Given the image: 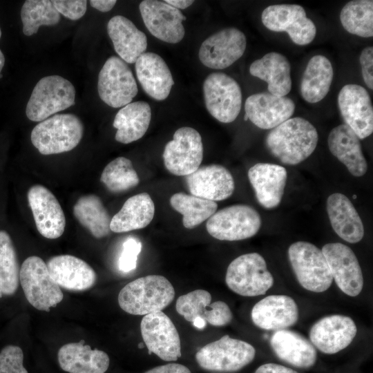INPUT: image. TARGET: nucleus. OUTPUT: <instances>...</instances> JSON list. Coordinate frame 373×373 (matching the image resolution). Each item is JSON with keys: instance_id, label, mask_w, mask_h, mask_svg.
<instances>
[{"instance_id": "1", "label": "nucleus", "mask_w": 373, "mask_h": 373, "mask_svg": "<svg viewBox=\"0 0 373 373\" xmlns=\"http://www.w3.org/2000/svg\"><path fill=\"white\" fill-rule=\"evenodd\" d=\"M318 141V132L313 124L296 117L271 129L266 136L265 145L281 163L296 165L312 155Z\"/></svg>"}, {"instance_id": "2", "label": "nucleus", "mask_w": 373, "mask_h": 373, "mask_svg": "<svg viewBox=\"0 0 373 373\" xmlns=\"http://www.w3.org/2000/svg\"><path fill=\"white\" fill-rule=\"evenodd\" d=\"M174 298V287L166 278L149 275L126 285L119 292L118 304L126 313L145 316L162 311Z\"/></svg>"}, {"instance_id": "3", "label": "nucleus", "mask_w": 373, "mask_h": 373, "mask_svg": "<svg viewBox=\"0 0 373 373\" xmlns=\"http://www.w3.org/2000/svg\"><path fill=\"white\" fill-rule=\"evenodd\" d=\"M84 126L73 114H57L37 124L32 129L30 140L42 155L57 154L70 151L80 142Z\"/></svg>"}, {"instance_id": "4", "label": "nucleus", "mask_w": 373, "mask_h": 373, "mask_svg": "<svg viewBox=\"0 0 373 373\" xmlns=\"http://www.w3.org/2000/svg\"><path fill=\"white\" fill-rule=\"evenodd\" d=\"M288 257L296 278L304 289L320 293L329 288L333 278L318 247L308 242L298 241L289 246Z\"/></svg>"}, {"instance_id": "5", "label": "nucleus", "mask_w": 373, "mask_h": 373, "mask_svg": "<svg viewBox=\"0 0 373 373\" xmlns=\"http://www.w3.org/2000/svg\"><path fill=\"white\" fill-rule=\"evenodd\" d=\"M255 356L252 345L224 335L201 347L195 354V360L205 370L235 372L251 363Z\"/></svg>"}, {"instance_id": "6", "label": "nucleus", "mask_w": 373, "mask_h": 373, "mask_svg": "<svg viewBox=\"0 0 373 373\" xmlns=\"http://www.w3.org/2000/svg\"><path fill=\"white\" fill-rule=\"evenodd\" d=\"M75 89L70 82L59 75L41 78L34 87L26 108L28 118L41 122L75 104Z\"/></svg>"}, {"instance_id": "7", "label": "nucleus", "mask_w": 373, "mask_h": 373, "mask_svg": "<svg viewBox=\"0 0 373 373\" xmlns=\"http://www.w3.org/2000/svg\"><path fill=\"white\" fill-rule=\"evenodd\" d=\"M274 282L264 258L256 252L235 258L229 265L225 276V283L232 291L247 297L265 294Z\"/></svg>"}, {"instance_id": "8", "label": "nucleus", "mask_w": 373, "mask_h": 373, "mask_svg": "<svg viewBox=\"0 0 373 373\" xmlns=\"http://www.w3.org/2000/svg\"><path fill=\"white\" fill-rule=\"evenodd\" d=\"M19 282L28 303L35 309L49 312L64 298L60 287L50 276L46 263L32 256L22 263Z\"/></svg>"}, {"instance_id": "9", "label": "nucleus", "mask_w": 373, "mask_h": 373, "mask_svg": "<svg viewBox=\"0 0 373 373\" xmlns=\"http://www.w3.org/2000/svg\"><path fill=\"white\" fill-rule=\"evenodd\" d=\"M261 223V217L254 207L238 204L216 211L207 220L206 228L218 240L237 241L255 236Z\"/></svg>"}, {"instance_id": "10", "label": "nucleus", "mask_w": 373, "mask_h": 373, "mask_svg": "<svg viewBox=\"0 0 373 373\" xmlns=\"http://www.w3.org/2000/svg\"><path fill=\"white\" fill-rule=\"evenodd\" d=\"M205 106L209 113L222 123H231L242 106V90L238 82L223 73L209 75L203 84Z\"/></svg>"}, {"instance_id": "11", "label": "nucleus", "mask_w": 373, "mask_h": 373, "mask_svg": "<svg viewBox=\"0 0 373 373\" xmlns=\"http://www.w3.org/2000/svg\"><path fill=\"white\" fill-rule=\"evenodd\" d=\"M100 99L113 108L131 103L138 92L133 73L121 58L112 56L102 66L97 82Z\"/></svg>"}, {"instance_id": "12", "label": "nucleus", "mask_w": 373, "mask_h": 373, "mask_svg": "<svg viewBox=\"0 0 373 373\" xmlns=\"http://www.w3.org/2000/svg\"><path fill=\"white\" fill-rule=\"evenodd\" d=\"M261 20L265 28L274 32H285L300 46L310 44L316 37L314 23L307 17L305 9L298 4H276L264 9Z\"/></svg>"}, {"instance_id": "13", "label": "nucleus", "mask_w": 373, "mask_h": 373, "mask_svg": "<svg viewBox=\"0 0 373 373\" xmlns=\"http://www.w3.org/2000/svg\"><path fill=\"white\" fill-rule=\"evenodd\" d=\"M166 169L175 175L186 176L197 170L203 158L202 137L195 129L184 126L178 128L163 152Z\"/></svg>"}, {"instance_id": "14", "label": "nucleus", "mask_w": 373, "mask_h": 373, "mask_svg": "<svg viewBox=\"0 0 373 373\" xmlns=\"http://www.w3.org/2000/svg\"><path fill=\"white\" fill-rule=\"evenodd\" d=\"M140 330L149 354L153 353L165 361H175L181 356L178 332L171 318L163 312L144 316Z\"/></svg>"}, {"instance_id": "15", "label": "nucleus", "mask_w": 373, "mask_h": 373, "mask_svg": "<svg viewBox=\"0 0 373 373\" xmlns=\"http://www.w3.org/2000/svg\"><path fill=\"white\" fill-rule=\"evenodd\" d=\"M246 46L247 39L242 31L227 28L206 39L200 46L198 56L204 66L224 69L243 55Z\"/></svg>"}, {"instance_id": "16", "label": "nucleus", "mask_w": 373, "mask_h": 373, "mask_svg": "<svg viewBox=\"0 0 373 373\" xmlns=\"http://www.w3.org/2000/svg\"><path fill=\"white\" fill-rule=\"evenodd\" d=\"M332 276L338 288L346 295L355 297L363 287V276L354 251L340 242L325 245L322 249Z\"/></svg>"}, {"instance_id": "17", "label": "nucleus", "mask_w": 373, "mask_h": 373, "mask_svg": "<svg viewBox=\"0 0 373 373\" xmlns=\"http://www.w3.org/2000/svg\"><path fill=\"white\" fill-rule=\"evenodd\" d=\"M338 106L345 124L365 139L373 132V107L367 90L357 84H346L338 95Z\"/></svg>"}, {"instance_id": "18", "label": "nucleus", "mask_w": 373, "mask_h": 373, "mask_svg": "<svg viewBox=\"0 0 373 373\" xmlns=\"http://www.w3.org/2000/svg\"><path fill=\"white\" fill-rule=\"evenodd\" d=\"M143 21L150 33L164 42L177 44L183 39L186 17L164 1L144 0L139 6Z\"/></svg>"}, {"instance_id": "19", "label": "nucleus", "mask_w": 373, "mask_h": 373, "mask_svg": "<svg viewBox=\"0 0 373 373\" xmlns=\"http://www.w3.org/2000/svg\"><path fill=\"white\" fill-rule=\"evenodd\" d=\"M357 333L352 318L341 314L324 316L310 328L309 336L312 345L321 352L334 354L350 345Z\"/></svg>"}, {"instance_id": "20", "label": "nucleus", "mask_w": 373, "mask_h": 373, "mask_svg": "<svg viewBox=\"0 0 373 373\" xmlns=\"http://www.w3.org/2000/svg\"><path fill=\"white\" fill-rule=\"evenodd\" d=\"M28 200L39 233L48 239L59 238L66 218L56 197L43 185L35 184L28 190Z\"/></svg>"}, {"instance_id": "21", "label": "nucleus", "mask_w": 373, "mask_h": 373, "mask_svg": "<svg viewBox=\"0 0 373 373\" xmlns=\"http://www.w3.org/2000/svg\"><path fill=\"white\" fill-rule=\"evenodd\" d=\"M211 302V294L196 289L178 297L175 303L177 312L191 323L201 318L216 327L228 325L233 318L229 305L221 300Z\"/></svg>"}, {"instance_id": "22", "label": "nucleus", "mask_w": 373, "mask_h": 373, "mask_svg": "<svg viewBox=\"0 0 373 373\" xmlns=\"http://www.w3.org/2000/svg\"><path fill=\"white\" fill-rule=\"evenodd\" d=\"M295 104L290 98L274 95L269 92L253 94L245 103V115L255 126L272 129L291 118Z\"/></svg>"}, {"instance_id": "23", "label": "nucleus", "mask_w": 373, "mask_h": 373, "mask_svg": "<svg viewBox=\"0 0 373 373\" xmlns=\"http://www.w3.org/2000/svg\"><path fill=\"white\" fill-rule=\"evenodd\" d=\"M251 317L258 327L278 331L296 324L299 318V311L296 303L291 296L269 295L254 305Z\"/></svg>"}, {"instance_id": "24", "label": "nucleus", "mask_w": 373, "mask_h": 373, "mask_svg": "<svg viewBox=\"0 0 373 373\" xmlns=\"http://www.w3.org/2000/svg\"><path fill=\"white\" fill-rule=\"evenodd\" d=\"M186 182L191 195L214 202L227 199L235 189L231 173L220 164L200 166L186 176Z\"/></svg>"}, {"instance_id": "25", "label": "nucleus", "mask_w": 373, "mask_h": 373, "mask_svg": "<svg viewBox=\"0 0 373 373\" xmlns=\"http://www.w3.org/2000/svg\"><path fill=\"white\" fill-rule=\"evenodd\" d=\"M248 178L262 207L271 209L278 206L287 182L285 168L275 164L258 163L249 169Z\"/></svg>"}, {"instance_id": "26", "label": "nucleus", "mask_w": 373, "mask_h": 373, "mask_svg": "<svg viewBox=\"0 0 373 373\" xmlns=\"http://www.w3.org/2000/svg\"><path fill=\"white\" fill-rule=\"evenodd\" d=\"M49 274L55 283L72 291H84L95 283L97 275L84 260L71 255L50 258L46 263Z\"/></svg>"}, {"instance_id": "27", "label": "nucleus", "mask_w": 373, "mask_h": 373, "mask_svg": "<svg viewBox=\"0 0 373 373\" xmlns=\"http://www.w3.org/2000/svg\"><path fill=\"white\" fill-rule=\"evenodd\" d=\"M137 79L144 92L156 100H164L170 94L174 81L164 60L157 54L148 52L135 61Z\"/></svg>"}, {"instance_id": "28", "label": "nucleus", "mask_w": 373, "mask_h": 373, "mask_svg": "<svg viewBox=\"0 0 373 373\" xmlns=\"http://www.w3.org/2000/svg\"><path fill=\"white\" fill-rule=\"evenodd\" d=\"M270 345L280 360L295 367L309 368L316 362L315 347L295 331L287 329L275 331L271 336Z\"/></svg>"}, {"instance_id": "29", "label": "nucleus", "mask_w": 373, "mask_h": 373, "mask_svg": "<svg viewBox=\"0 0 373 373\" xmlns=\"http://www.w3.org/2000/svg\"><path fill=\"white\" fill-rule=\"evenodd\" d=\"M57 358L60 367L68 373H105L110 363L105 352L93 350L84 341L61 346Z\"/></svg>"}, {"instance_id": "30", "label": "nucleus", "mask_w": 373, "mask_h": 373, "mask_svg": "<svg viewBox=\"0 0 373 373\" xmlns=\"http://www.w3.org/2000/svg\"><path fill=\"white\" fill-rule=\"evenodd\" d=\"M327 144L331 153L355 177L365 175L367 164L360 139L347 125L340 124L330 131Z\"/></svg>"}, {"instance_id": "31", "label": "nucleus", "mask_w": 373, "mask_h": 373, "mask_svg": "<svg viewBox=\"0 0 373 373\" xmlns=\"http://www.w3.org/2000/svg\"><path fill=\"white\" fill-rule=\"evenodd\" d=\"M326 209L332 227L341 238L350 243H357L362 240L363 222L347 197L340 193L330 195Z\"/></svg>"}, {"instance_id": "32", "label": "nucleus", "mask_w": 373, "mask_h": 373, "mask_svg": "<svg viewBox=\"0 0 373 373\" xmlns=\"http://www.w3.org/2000/svg\"><path fill=\"white\" fill-rule=\"evenodd\" d=\"M107 32L115 52L126 63H135L146 50V35L124 16L112 17L108 22Z\"/></svg>"}, {"instance_id": "33", "label": "nucleus", "mask_w": 373, "mask_h": 373, "mask_svg": "<svg viewBox=\"0 0 373 373\" xmlns=\"http://www.w3.org/2000/svg\"><path fill=\"white\" fill-rule=\"evenodd\" d=\"M250 74L267 83L269 93L286 96L291 89V66L282 54L270 52L255 60L249 67Z\"/></svg>"}, {"instance_id": "34", "label": "nucleus", "mask_w": 373, "mask_h": 373, "mask_svg": "<svg viewBox=\"0 0 373 373\" xmlns=\"http://www.w3.org/2000/svg\"><path fill=\"white\" fill-rule=\"evenodd\" d=\"M151 119V109L144 101L131 102L116 114L113 126L117 128L116 141L129 144L140 140L146 133Z\"/></svg>"}, {"instance_id": "35", "label": "nucleus", "mask_w": 373, "mask_h": 373, "mask_svg": "<svg viewBox=\"0 0 373 373\" xmlns=\"http://www.w3.org/2000/svg\"><path fill=\"white\" fill-rule=\"evenodd\" d=\"M155 205L147 193L129 198L111 218L110 229L115 233L140 229L148 226L154 217Z\"/></svg>"}, {"instance_id": "36", "label": "nucleus", "mask_w": 373, "mask_h": 373, "mask_svg": "<svg viewBox=\"0 0 373 373\" xmlns=\"http://www.w3.org/2000/svg\"><path fill=\"white\" fill-rule=\"evenodd\" d=\"M334 76L330 61L325 56L312 57L305 69L300 92L302 97L311 104L321 101L328 93Z\"/></svg>"}, {"instance_id": "37", "label": "nucleus", "mask_w": 373, "mask_h": 373, "mask_svg": "<svg viewBox=\"0 0 373 373\" xmlns=\"http://www.w3.org/2000/svg\"><path fill=\"white\" fill-rule=\"evenodd\" d=\"M74 216L96 238L108 236L111 218L100 198L93 194L82 196L73 207Z\"/></svg>"}, {"instance_id": "38", "label": "nucleus", "mask_w": 373, "mask_h": 373, "mask_svg": "<svg viewBox=\"0 0 373 373\" xmlns=\"http://www.w3.org/2000/svg\"><path fill=\"white\" fill-rule=\"evenodd\" d=\"M170 204L173 209L183 216L182 224L189 229H194L208 220L218 208L214 201L184 193L172 195Z\"/></svg>"}, {"instance_id": "39", "label": "nucleus", "mask_w": 373, "mask_h": 373, "mask_svg": "<svg viewBox=\"0 0 373 373\" xmlns=\"http://www.w3.org/2000/svg\"><path fill=\"white\" fill-rule=\"evenodd\" d=\"M341 23L350 34L368 38L373 36V1L353 0L347 2L340 14Z\"/></svg>"}, {"instance_id": "40", "label": "nucleus", "mask_w": 373, "mask_h": 373, "mask_svg": "<svg viewBox=\"0 0 373 373\" xmlns=\"http://www.w3.org/2000/svg\"><path fill=\"white\" fill-rule=\"evenodd\" d=\"M23 32L30 36L37 32L41 26H53L60 21V14L49 0H28L21 10Z\"/></svg>"}, {"instance_id": "41", "label": "nucleus", "mask_w": 373, "mask_h": 373, "mask_svg": "<svg viewBox=\"0 0 373 373\" xmlns=\"http://www.w3.org/2000/svg\"><path fill=\"white\" fill-rule=\"evenodd\" d=\"M19 266L10 235L0 231V289L3 294L13 295L19 282Z\"/></svg>"}, {"instance_id": "42", "label": "nucleus", "mask_w": 373, "mask_h": 373, "mask_svg": "<svg viewBox=\"0 0 373 373\" xmlns=\"http://www.w3.org/2000/svg\"><path fill=\"white\" fill-rule=\"evenodd\" d=\"M100 180L109 191L115 193L128 190L140 182L131 161L124 157L109 162L104 169Z\"/></svg>"}, {"instance_id": "43", "label": "nucleus", "mask_w": 373, "mask_h": 373, "mask_svg": "<svg viewBox=\"0 0 373 373\" xmlns=\"http://www.w3.org/2000/svg\"><path fill=\"white\" fill-rule=\"evenodd\" d=\"M21 347L9 345L0 352V373H28L23 366Z\"/></svg>"}, {"instance_id": "44", "label": "nucleus", "mask_w": 373, "mask_h": 373, "mask_svg": "<svg viewBox=\"0 0 373 373\" xmlns=\"http://www.w3.org/2000/svg\"><path fill=\"white\" fill-rule=\"evenodd\" d=\"M142 250V242L136 238H128L122 245L118 267L121 271L128 273L137 267V257Z\"/></svg>"}, {"instance_id": "45", "label": "nucleus", "mask_w": 373, "mask_h": 373, "mask_svg": "<svg viewBox=\"0 0 373 373\" xmlns=\"http://www.w3.org/2000/svg\"><path fill=\"white\" fill-rule=\"evenodd\" d=\"M52 3L59 14L71 20L82 18L86 11L85 0H55Z\"/></svg>"}, {"instance_id": "46", "label": "nucleus", "mask_w": 373, "mask_h": 373, "mask_svg": "<svg viewBox=\"0 0 373 373\" xmlns=\"http://www.w3.org/2000/svg\"><path fill=\"white\" fill-rule=\"evenodd\" d=\"M359 61L363 81L366 86L373 89V48L367 46L361 52Z\"/></svg>"}, {"instance_id": "47", "label": "nucleus", "mask_w": 373, "mask_h": 373, "mask_svg": "<svg viewBox=\"0 0 373 373\" xmlns=\"http://www.w3.org/2000/svg\"><path fill=\"white\" fill-rule=\"evenodd\" d=\"M144 373H191V372L182 364L171 363L155 367Z\"/></svg>"}, {"instance_id": "48", "label": "nucleus", "mask_w": 373, "mask_h": 373, "mask_svg": "<svg viewBox=\"0 0 373 373\" xmlns=\"http://www.w3.org/2000/svg\"><path fill=\"white\" fill-rule=\"evenodd\" d=\"M255 373H299L298 372L283 365L269 363L259 366Z\"/></svg>"}, {"instance_id": "49", "label": "nucleus", "mask_w": 373, "mask_h": 373, "mask_svg": "<svg viewBox=\"0 0 373 373\" xmlns=\"http://www.w3.org/2000/svg\"><path fill=\"white\" fill-rule=\"evenodd\" d=\"M116 1L115 0H91L90 4L94 8L103 12L110 11L115 5Z\"/></svg>"}, {"instance_id": "50", "label": "nucleus", "mask_w": 373, "mask_h": 373, "mask_svg": "<svg viewBox=\"0 0 373 373\" xmlns=\"http://www.w3.org/2000/svg\"><path fill=\"white\" fill-rule=\"evenodd\" d=\"M165 3L177 9H185L194 2L191 0H165Z\"/></svg>"}, {"instance_id": "51", "label": "nucleus", "mask_w": 373, "mask_h": 373, "mask_svg": "<svg viewBox=\"0 0 373 373\" xmlns=\"http://www.w3.org/2000/svg\"><path fill=\"white\" fill-rule=\"evenodd\" d=\"M192 323L197 329H203L207 326V323L201 318H197Z\"/></svg>"}, {"instance_id": "52", "label": "nucleus", "mask_w": 373, "mask_h": 373, "mask_svg": "<svg viewBox=\"0 0 373 373\" xmlns=\"http://www.w3.org/2000/svg\"><path fill=\"white\" fill-rule=\"evenodd\" d=\"M5 64V57L3 55V53L0 49V78L2 77V75L1 73V71L2 70Z\"/></svg>"}, {"instance_id": "53", "label": "nucleus", "mask_w": 373, "mask_h": 373, "mask_svg": "<svg viewBox=\"0 0 373 373\" xmlns=\"http://www.w3.org/2000/svg\"><path fill=\"white\" fill-rule=\"evenodd\" d=\"M244 119H245V121H247L248 119V117H247V115H245Z\"/></svg>"}, {"instance_id": "54", "label": "nucleus", "mask_w": 373, "mask_h": 373, "mask_svg": "<svg viewBox=\"0 0 373 373\" xmlns=\"http://www.w3.org/2000/svg\"><path fill=\"white\" fill-rule=\"evenodd\" d=\"M3 296V293L1 291V290L0 289V298Z\"/></svg>"}, {"instance_id": "55", "label": "nucleus", "mask_w": 373, "mask_h": 373, "mask_svg": "<svg viewBox=\"0 0 373 373\" xmlns=\"http://www.w3.org/2000/svg\"><path fill=\"white\" fill-rule=\"evenodd\" d=\"M1 37V28H0V38Z\"/></svg>"}, {"instance_id": "56", "label": "nucleus", "mask_w": 373, "mask_h": 373, "mask_svg": "<svg viewBox=\"0 0 373 373\" xmlns=\"http://www.w3.org/2000/svg\"><path fill=\"white\" fill-rule=\"evenodd\" d=\"M216 373H218V372H216Z\"/></svg>"}]
</instances>
